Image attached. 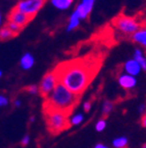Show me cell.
<instances>
[{"label":"cell","instance_id":"obj_1","mask_svg":"<svg viewBox=\"0 0 146 148\" xmlns=\"http://www.w3.org/2000/svg\"><path fill=\"white\" fill-rule=\"evenodd\" d=\"M97 70L98 64L90 59H76L59 64L54 71L59 83L80 96L88 88Z\"/></svg>","mask_w":146,"mask_h":148},{"label":"cell","instance_id":"obj_2","mask_svg":"<svg viewBox=\"0 0 146 148\" xmlns=\"http://www.w3.org/2000/svg\"><path fill=\"white\" fill-rule=\"evenodd\" d=\"M79 101V96L70 92L62 83H58L49 96L45 98L44 108L53 109L70 114Z\"/></svg>","mask_w":146,"mask_h":148},{"label":"cell","instance_id":"obj_3","mask_svg":"<svg viewBox=\"0 0 146 148\" xmlns=\"http://www.w3.org/2000/svg\"><path fill=\"white\" fill-rule=\"evenodd\" d=\"M112 26L123 36L132 37L141 28L142 24L136 16L121 14L112 20Z\"/></svg>","mask_w":146,"mask_h":148},{"label":"cell","instance_id":"obj_4","mask_svg":"<svg viewBox=\"0 0 146 148\" xmlns=\"http://www.w3.org/2000/svg\"><path fill=\"white\" fill-rule=\"evenodd\" d=\"M44 110L47 127L52 134H58L69 127L70 123L68 113L47 108H44Z\"/></svg>","mask_w":146,"mask_h":148},{"label":"cell","instance_id":"obj_5","mask_svg":"<svg viewBox=\"0 0 146 148\" xmlns=\"http://www.w3.org/2000/svg\"><path fill=\"white\" fill-rule=\"evenodd\" d=\"M46 0H21L16 4V8L33 18L44 6Z\"/></svg>","mask_w":146,"mask_h":148},{"label":"cell","instance_id":"obj_6","mask_svg":"<svg viewBox=\"0 0 146 148\" xmlns=\"http://www.w3.org/2000/svg\"><path fill=\"white\" fill-rule=\"evenodd\" d=\"M59 83L58 78H57V75L55 73V71H50L46 73L43 76V78L40 81V84H39V92L43 96L44 98H46L47 96H49L51 94L53 90L55 88V86Z\"/></svg>","mask_w":146,"mask_h":148},{"label":"cell","instance_id":"obj_7","mask_svg":"<svg viewBox=\"0 0 146 148\" xmlns=\"http://www.w3.org/2000/svg\"><path fill=\"white\" fill-rule=\"evenodd\" d=\"M31 20L32 18H30L27 14L22 12L21 10H18L16 7H14L8 14V22H11V23L16 24L18 27H21L22 29L25 28Z\"/></svg>","mask_w":146,"mask_h":148},{"label":"cell","instance_id":"obj_8","mask_svg":"<svg viewBox=\"0 0 146 148\" xmlns=\"http://www.w3.org/2000/svg\"><path fill=\"white\" fill-rule=\"evenodd\" d=\"M94 4H95V0H80L75 10H77L78 14H80L82 21L88 18V16L93 10Z\"/></svg>","mask_w":146,"mask_h":148},{"label":"cell","instance_id":"obj_9","mask_svg":"<svg viewBox=\"0 0 146 148\" xmlns=\"http://www.w3.org/2000/svg\"><path fill=\"white\" fill-rule=\"evenodd\" d=\"M118 82L120 86L126 90H130L136 88L137 86V78L127 73H121L118 77Z\"/></svg>","mask_w":146,"mask_h":148},{"label":"cell","instance_id":"obj_10","mask_svg":"<svg viewBox=\"0 0 146 148\" xmlns=\"http://www.w3.org/2000/svg\"><path fill=\"white\" fill-rule=\"evenodd\" d=\"M123 70L124 73H127L129 75H132V76L136 77L138 76L140 73L142 72V69L140 67V65L138 64L134 59H129L127 60L123 65Z\"/></svg>","mask_w":146,"mask_h":148},{"label":"cell","instance_id":"obj_11","mask_svg":"<svg viewBox=\"0 0 146 148\" xmlns=\"http://www.w3.org/2000/svg\"><path fill=\"white\" fill-rule=\"evenodd\" d=\"M131 38L135 43H137L146 51V25L141 26V28Z\"/></svg>","mask_w":146,"mask_h":148},{"label":"cell","instance_id":"obj_12","mask_svg":"<svg viewBox=\"0 0 146 148\" xmlns=\"http://www.w3.org/2000/svg\"><path fill=\"white\" fill-rule=\"evenodd\" d=\"M35 65V57L31 53H25L22 56L21 60H20V66L23 70L28 71L33 68Z\"/></svg>","mask_w":146,"mask_h":148},{"label":"cell","instance_id":"obj_13","mask_svg":"<svg viewBox=\"0 0 146 148\" xmlns=\"http://www.w3.org/2000/svg\"><path fill=\"white\" fill-rule=\"evenodd\" d=\"M133 59L140 65L142 71H146V53L141 47H136L133 53Z\"/></svg>","mask_w":146,"mask_h":148},{"label":"cell","instance_id":"obj_14","mask_svg":"<svg viewBox=\"0 0 146 148\" xmlns=\"http://www.w3.org/2000/svg\"><path fill=\"white\" fill-rule=\"evenodd\" d=\"M81 21H82V18H81L80 14H78L77 10H74L71 14V16H70L69 22L66 24V31L72 32V31L76 30L81 25Z\"/></svg>","mask_w":146,"mask_h":148},{"label":"cell","instance_id":"obj_15","mask_svg":"<svg viewBox=\"0 0 146 148\" xmlns=\"http://www.w3.org/2000/svg\"><path fill=\"white\" fill-rule=\"evenodd\" d=\"M49 2L57 10H66L73 5L74 0H49Z\"/></svg>","mask_w":146,"mask_h":148},{"label":"cell","instance_id":"obj_16","mask_svg":"<svg viewBox=\"0 0 146 148\" xmlns=\"http://www.w3.org/2000/svg\"><path fill=\"white\" fill-rule=\"evenodd\" d=\"M84 121V114L81 112H77V113L73 114L71 117L69 118V123L70 125H79Z\"/></svg>","mask_w":146,"mask_h":148},{"label":"cell","instance_id":"obj_17","mask_svg":"<svg viewBox=\"0 0 146 148\" xmlns=\"http://www.w3.org/2000/svg\"><path fill=\"white\" fill-rule=\"evenodd\" d=\"M16 35L9 30L7 26H2L0 28V40H8Z\"/></svg>","mask_w":146,"mask_h":148},{"label":"cell","instance_id":"obj_18","mask_svg":"<svg viewBox=\"0 0 146 148\" xmlns=\"http://www.w3.org/2000/svg\"><path fill=\"white\" fill-rule=\"evenodd\" d=\"M112 146L114 148H126L128 146V138L127 137H118L112 141Z\"/></svg>","mask_w":146,"mask_h":148},{"label":"cell","instance_id":"obj_19","mask_svg":"<svg viewBox=\"0 0 146 148\" xmlns=\"http://www.w3.org/2000/svg\"><path fill=\"white\" fill-rule=\"evenodd\" d=\"M114 110V103L112 101H108V100H105L103 102L102 107H101V111H102L103 115H108V114Z\"/></svg>","mask_w":146,"mask_h":148},{"label":"cell","instance_id":"obj_20","mask_svg":"<svg viewBox=\"0 0 146 148\" xmlns=\"http://www.w3.org/2000/svg\"><path fill=\"white\" fill-rule=\"evenodd\" d=\"M106 125H107L106 120L103 119V118H101V119H99L98 121L96 123L95 130L97 131V132H103V131L105 130V127H106Z\"/></svg>","mask_w":146,"mask_h":148},{"label":"cell","instance_id":"obj_21","mask_svg":"<svg viewBox=\"0 0 146 148\" xmlns=\"http://www.w3.org/2000/svg\"><path fill=\"white\" fill-rule=\"evenodd\" d=\"M6 26L8 27V29L10 31H11V32L14 33V35H18V33H20L22 31V28L21 27H18V25H16V24L11 23V22H7Z\"/></svg>","mask_w":146,"mask_h":148},{"label":"cell","instance_id":"obj_22","mask_svg":"<svg viewBox=\"0 0 146 148\" xmlns=\"http://www.w3.org/2000/svg\"><path fill=\"white\" fill-rule=\"evenodd\" d=\"M27 92L30 94V95H38L39 92V86H36V84H31V86H29L27 88Z\"/></svg>","mask_w":146,"mask_h":148},{"label":"cell","instance_id":"obj_23","mask_svg":"<svg viewBox=\"0 0 146 148\" xmlns=\"http://www.w3.org/2000/svg\"><path fill=\"white\" fill-rule=\"evenodd\" d=\"M9 104V99L6 96L0 94V108H3V107H6Z\"/></svg>","mask_w":146,"mask_h":148},{"label":"cell","instance_id":"obj_24","mask_svg":"<svg viewBox=\"0 0 146 148\" xmlns=\"http://www.w3.org/2000/svg\"><path fill=\"white\" fill-rule=\"evenodd\" d=\"M30 141H31L30 136H29V135H25V136L22 138L21 143H22V145H23V146H28V145H29V143H30Z\"/></svg>","mask_w":146,"mask_h":148},{"label":"cell","instance_id":"obj_25","mask_svg":"<svg viewBox=\"0 0 146 148\" xmlns=\"http://www.w3.org/2000/svg\"><path fill=\"white\" fill-rule=\"evenodd\" d=\"M83 109H84L85 112H89L90 109H91V103L89 101H86L83 103Z\"/></svg>","mask_w":146,"mask_h":148},{"label":"cell","instance_id":"obj_26","mask_svg":"<svg viewBox=\"0 0 146 148\" xmlns=\"http://www.w3.org/2000/svg\"><path fill=\"white\" fill-rule=\"evenodd\" d=\"M138 110H139L140 113L145 114V113H146V105H145V104H141V105L139 106V108H138Z\"/></svg>","mask_w":146,"mask_h":148},{"label":"cell","instance_id":"obj_27","mask_svg":"<svg viewBox=\"0 0 146 148\" xmlns=\"http://www.w3.org/2000/svg\"><path fill=\"white\" fill-rule=\"evenodd\" d=\"M14 105L16 107H21L22 106V100L21 99H16L14 101Z\"/></svg>","mask_w":146,"mask_h":148},{"label":"cell","instance_id":"obj_28","mask_svg":"<svg viewBox=\"0 0 146 148\" xmlns=\"http://www.w3.org/2000/svg\"><path fill=\"white\" fill-rule=\"evenodd\" d=\"M94 148H110V147L106 146V145H104V144H102V143H98L94 146Z\"/></svg>","mask_w":146,"mask_h":148},{"label":"cell","instance_id":"obj_29","mask_svg":"<svg viewBox=\"0 0 146 148\" xmlns=\"http://www.w3.org/2000/svg\"><path fill=\"white\" fill-rule=\"evenodd\" d=\"M141 123H142V125H143L144 127H146V113L143 115V117H142V119H141Z\"/></svg>","mask_w":146,"mask_h":148},{"label":"cell","instance_id":"obj_30","mask_svg":"<svg viewBox=\"0 0 146 148\" xmlns=\"http://www.w3.org/2000/svg\"><path fill=\"white\" fill-rule=\"evenodd\" d=\"M2 23H3V18H2V14L0 12V28L2 27Z\"/></svg>","mask_w":146,"mask_h":148},{"label":"cell","instance_id":"obj_31","mask_svg":"<svg viewBox=\"0 0 146 148\" xmlns=\"http://www.w3.org/2000/svg\"><path fill=\"white\" fill-rule=\"evenodd\" d=\"M30 121H31V123L35 121V116H32V117H30Z\"/></svg>","mask_w":146,"mask_h":148},{"label":"cell","instance_id":"obj_32","mask_svg":"<svg viewBox=\"0 0 146 148\" xmlns=\"http://www.w3.org/2000/svg\"><path fill=\"white\" fill-rule=\"evenodd\" d=\"M2 70H0V78H1V77H2Z\"/></svg>","mask_w":146,"mask_h":148},{"label":"cell","instance_id":"obj_33","mask_svg":"<svg viewBox=\"0 0 146 148\" xmlns=\"http://www.w3.org/2000/svg\"><path fill=\"white\" fill-rule=\"evenodd\" d=\"M141 148H146V143H145V144H144V145H143V146H142V147H141Z\"/></svg>","mask_w":146,"mask_h":148}]
</instances>
